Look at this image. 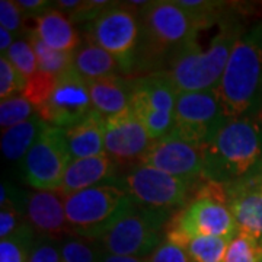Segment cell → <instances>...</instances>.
<instances>
[{"mask_svg":"<svg viewBox=\"0 0 262 262\" xmlns=\"http://www.w3.org/2000/svg\"><path fill=\"white\" fill-rule=\"evenodd\" d=\"M92 110L88 82L72 67L57 77L53 92L37 114L48 125L69 128L82 121Z\"/></svg>","mask_w":262,"mask_h":262,"instance_id":"cell-12","label":"cell"},{"mask_svg":"<svg viewBox=\"0 0 262 262\" xmlns=\"http://www.w3.org/2000/svg\"><path fill=\"white\" fill-rule=\"evenodd\" d=\"M102 252L95 244V239L72 236L61 242L63 262H99Z\"/></svg>","mask_w":262,"mask_h":262,"instance_id":"cell-28","label":"cell"},{"mask_svg":"<svg viewBox=\"0 0 262 262\" xmlns=\"http://www.w3.org/2000/svg\"><path fill=\"white\" fill-rule=\"evenodd\" d=\"M28 262H63L61 244L51 237H41L34 242Z\"/></svg>","mask_w":262,"mask_h":262,"instance_id":"cell-33","label":"cell"},{"mask_svg":"<svg viewBox=\"0 0 262 262\" xmlns=\"http://www.w3.org/2000/svg\"><path fill=\"white\" fill-rule=\"evenodd\" d=\"M227 118L259 115L262 105V22L245 31L214 89Z\"/></svg>","mask_w":262,"mask_h":262,"instance_id":"cell-3","label":"cell"},{"mask_svg":"<svg viewBox=\"0 0 262 262\" xmlns=\"http://www.w3.org/2000/svg\"><path fill=\"white\" fill-rule=\"evenodd\" d=\"M86 41L114 56L122 72L134 70L136 51L140 39V20L130 3L113 2L102 13L88 24Z\"/></svg>","mask_w":262,"mask_h":262,"instance_id":"cell-7","label":"cell"},{"mask_svg":"<svg viewBox=\"0 0 262 262\" xmlns=\"http://www.w3.org/2000/svg\"><path fill=\"white\" fill-rule=\"evenodd\" d=\"M149 262H192L187 251L179 246V245L173 244L170 241H165L160 245L159 248L147 258Z\"/></svg>","mask_w":262,"mask_h":262,"instance_id":"cell-36","label":"cell"},{"mask_svg":"<svg viewBox=\"0 0 262 262\" xmlns=\"http://www.w3.org/2000/svg\"><path fill=\"white\" fill-rule=\"evenodd\" d=\"M99 262H149L144 258H136V256H121V255H113V253L102 252Z\"/></svg>","mask_w":262,"mask_h":262,"instance_id":"cell-39","label":"cell"},{"mask_svg":"<svg viewBox=\"0 0 262 262\" xmlns=\"http://www.w3.org/2000/svg\"><path fill=\"white\" fill-rule=\"evenodd\" d=\"M191 181L172 177L163 170L140 165L125 178L127 194L141 206L169 210L185 204Z\"/></svg>","mask_w":262,"mask_h":262,"instance_id":"cell-13","label":"cell"},{"mask_svg":"<svg viewBox=\"0 0 262 262\" xmlns=\"http://www.w3.org/2000/svg\"><path fill=\"white\" fill-rule=\"evenodd\" d=\"M29 42L35 51L38 69L41 72L58 77L73 67V54L75 53L57 51V50L50 48L38 38L34 31H31V34H29Z\"/></svg>","mask_w":262,"mask_h":262,"instance_id":"cell-25","label":"cell"},{"mask_svg":"<svg viewBox=\"0 0 262 262\" xmlns=\"http://www.w3.org/2000/svg\"><path fill=\"white\" fill-rule=\"evenodd\" d=\"M111 3L113 2H106V0H83V2H80L79 8L75 12H72L67 18L70 19L72 24H80V22H86V20L92 22Z\"/></svg>","mask_w":262,"mask_h":262,"instance_id":"cell-35","label":"cell"},{"mask_svg":"<svg viewBox=\"0 0 262 262\" xmlns=\"http://www.w3.org/2000/svg\"><path fill=\"white\" fill-rule=\"evenodd\" d=\"M5 57H8V60L13 64V67L27 80L34 77L39 70L35 51H34V48H32L29 41H24V39L15 41Z\"/></svg>","mask_w":262,"mask_h":262,"instance_id":"cell-29","label":"cell"},{"mask_svg":"<svg viewBox=\"0 0 262 262\" xmlns=\"http://www.w3.org/2000/svg\"><path fill=\"white\" fill-rule=\"evenodd\" d=\"M244 32L236 19L225 16L219 22V32L207 50H201L198 42L192 41L170 60L166 70L160 72L168 76L179 94L215 89L234 44Z\"/></svg>","mask_w":262,"mask_h":262,"instance_id":"cell-4","label":"cell"},{"mask_svg":"<svg viewBox=\"0 0 262 262\" xmlns=\"http://www.w3.org/2000/svg\"><path fill=\"white\" fill-rule=\"evenodd\" d=\"M261 252L262 246L253 237L237 232L227 245L223 262H258Z\"/></svg>","mask_w":262,"mask_h":262,"instance_id":"cell-30","label":"cell"},{"mask_svg":"<svg viewBox=\"0 0 262 262\" xmlns=\"http://www.w3.org/2000/svg\"><path fill=\"white\" fill-rule=\"evenodd\" d=\"M94 111L103 118L113 117L130 108L131 80L120 76L86 80Z\"/></svg>","mask_w":262,"mask_h":262,"instance_id":"cell-20","label":"cell"},{"mask_svg":"<svg viewBox=\"0 0 262 262\" xmlns=\"http://www.w3.org/2000/svg\"><path fill=\"white\" fill-rule=\"evenodd\" d=\"M168 217L169 210L141 206L133 198L101 236L103 251L121 256H150L163 244L160 230Z\"/></svg>","mask_w":262,"mask_h":262,"instance_id":"cell-5","label":"cell"},{"mask_svg":"<svg viewBox=\"0 0 262 262\" xmlns=\"http://www.w3.org/2000/svg\"><path fill=\"white\" fill-rule=\"evenodd\" d=\"M105 151L115 162L141 160L153 140L137 115L130 108L105 118L103 122Z\"/></svg>","mask_w":262,"mask_h":262,"instance_id":"cell-15","label":"cell"},{"mask_svg":"<svg viewBox=\"0 0 262 262\" xmlns=\"http://www.w3.org/2000/svg\"><path fill=\"white\" fill-rule=\"evenodd\" d=\"M229 239L215 236H191L184 239L182 246L192 262H223Z\"/></svg>","mask_w":262,"mask_h":262,"instance_id":"cell-24","label":"cell"},{"mask_svg":"<svg viewBox=\"0 0 262 262\" xmlns=\"http://www.w3.org/2000/svg\"><path fill=\"white\" fill-rule=\"evenodd\" d=\"M227 120L214 89L181 92L177 98L172 133L185 140L204 146L215 130Z\"/></svg>","mask_w":262,"mask_h":262,"instance_id":"cell-11","label":"cell"},{"mask_svg":"<svg viewBox=\"0 0 262 262\" xmlns=\"http://www.w3.org/2000/svg\"><path fill=\"white\" fill-rule=\"evenodd\" d=\"M70 162L66 130L47 124L24 158L22 173L38 191H57Z\"/></svg>","mask_w":262,"mask_h":262,"instance_id":"cell-9","label":"cell"},{"mask_svg":"<svg viewBox=\"0 0 262 262\" xmlns=\"http://www.w3.org/2000/svg\"><path fill=\"white\" fill-rule=\"evenodd\" d=\"M73 69L84 80H95L117 76L121 66L108 51L86 41L73 54Z\"/></svg>","mask_w":262,"mask_h":262,"instance_id":"cell-22","label":"cell"},{"mask_svg":"<svg viewBox=\"0 0 262 262\" xmlns=\"http://www.w3.org/2000/svg\"><path fill=\"white\" fill-rule=\"evenodd\" d=\"M34 242L32 226L24 223L10 236L0 241V262H28Z\"/></svg>","mask_w":262,"mask_h":262,"instance_id":"cell-26","label":"cell"},{"mask_svg":"<svg viewBox=\"0 0 262 262\" xmlns=\"http://www.w3.org/2000/svg\"><path fill=\"white\" fill-rule=\"evenodd\" d=\"M103 122L105 118L102 115L92 110L82 121L66 128V139L72 160L106 155Z\"/></svg>","mask_w":262,"mask_h":262,"instance_id":"cell-19","label":"cell"},{"mask_svg":"<svg viewBox=\"0 0 262 262\" xmlns=\"http://www.w3.org/2000/svg\"><path fill=\"white\" fill-rule=\"evenodd\" d=\"M229 208L234 217L237 230L253 237L262 246V187L261 189H241L225 184Z\"/></svg>","mask_w":262,"mask_h":262,"instance_id":"cell-17","label":"cell"},{"mask_svg":"<svg viewBox=\"0 0 262 262\" xmlns=\"http://www.w3.org/2000/svg\"><path fill=\"white\" fill-rule=\"evenodd\" d=\"M261 187H262V184H261Z\"/></svg>","mask_w":262,"mask_h":262,"instance_id":"cell-43","label":"cell"},{"mask_svg":"<svg viewBox=\"0 0 262 262\" xmlns=\"http://www.w3.org/2000/svg\"><path fill=\"white\" fill-rule=\"evenodd\" d=\"M16 3H18V6L22 10L25 19H37L39 16H42L46 12L51 9L50 6L53 5L51 2H47V0H18Z\"/></svg>","mask_w":262,"mask_h":262,"instance_id":"cell-38","label":"cell"},{"mask_svg":"<svg viewBox=\"0 0 262 262\" xmlns=\"http://www.w3.org/2000/svg\"><path fill=\"white\" fill-rule=\"evenodd\" d=\"M24 22H25V16L16 2H12V0L0 2V25H2V28L8 29L10 34L18 35L24 29Z\"/></svg>","mask_w":262,"mask_h":262,"instance_id":"cell-34","label":"cell"},{"mask_svg":"<svg viewBox=\"0 0 262 262\" xmlns=\"http://www.w3.org/2000/svg\"><path fill=\"white\" fill-rule=\"evenodd\" d=\"M34 32L46 46L57 51L75 53L82 46L70 19L56 8H51L42 16L35 19Z\"/></svg>","mask_w":262,"mask_h":262,"instance_id":"cell-21","label":"cell"},{"mask_svg":"<svg viewBox=\"0 0 262 262\" xmlns=\"http://www.w3.org/2000/svg\"><path fill=\"white\" fill-rule=\"evenodd\" d=\"M37 115L34 105L24 95H16L0 102V125L2 131L15 127L20 122L31 120Z\"/></svg>","mask_w":262,"mask_h":262,"instance_id":"cell-27","label":"cell"},{"mask_svg":"<svg viewBox=\"0 0 262 262\" xmlns=\"http://www.w3.org/2000/svg\"><path fill=\"white\" fill-rule=\"evenodd\" d=\"M258 262H262V252H261V256H259V261Z\"/></svg>","mask_w":262,"mask_h":262,"instance_id":"cell-41","label":"cell"},{"mask_svg":"<svg viewBox=\"0 0 262 262\" xmlns=\"http://www.w3.org/2000/svg\"><path fill=\"white\" fill-rule=\"evenodd\" d=\"M140 163L192 182L201 175L204 177V149L170 131L151 143Z\"/></svg>","mask_w":262,"mask_h":262,"instance_id":"cell-14","label":"cell"},{"mask_svg":"<svg viewBox=\"0 0 262 262\" xmlns=\"http://www.w3.org/2000/svg\"><path fill=\"white\" fill-rule=\"evenodd\" d=\"M56 82L57 76H51L38 70L37 75L27 80V86H25L22 95L34 105V108L37 111L47 102L48 96L51 95L54 86H56Z\"/></svg>","mask_w":262,"mask_h":262,"instance_id":"cell-31","label":"cell"},{"mask_svg":"<svg viewBox=\"0 0 262 262\" xmlns=\"http://www.w3.org/2000/svg\"><path fill=\"white\" fill-rule=\"evenodd\" d=\"M27 217L34 230L42 237H60L72 234V227L67 222L64 195L58 191H37L27 198Z\"/></svg>","mask_w":262,"mask_h":262,"instance_id":"cell-16","label":"cell"},{"mask_svg":"<svg viewBox=\"0 0 262 262\" xmlns=\"http://www.w3.org/2000/svg\"><path fill=\"white\" fill-rule=\"evenodd\" d=\"M259 115H261V117H262V105H261V113H259Z\"/></svg>","mask_w":262,"mask_h":262,"instance_id":"cell-42","label":"cell"},{"mask_svg":"<svg viewBox=\"0 0 262 262\" xmlns=\"http://www.w3.org/2000/svg\"><path fill=\"white\" fill-rule=\"evenodd\" d=\"M46 125L47 124L37 114L28 121L20 122L15 127L2 131V151L5 158L9 160L25 158Z\"/></svg>","mask_w":262,"mask_h":262,"instance_id":"cell-23","label":"cell"},{"mask_svg":"<svg viewBox=\"0 0 262 262\" xmlns=\"http://www.w3.org/2000/svg\"><path fill=\"white\" fill-rule=\"evenodd\" d=\"M140 39L136 51L134 69H159L162 63H170L189 42L195 41L200 29L196 20L177 2L158 0L141 8Z\"/></svg>","mask_w":262,"mask_h":262,"instance_id":"cell-1","label":"cell"},{"mask_svg":"<svg viewBox=\"0 0 262 262\" xmlns=\"http://www.w3.org/2000/svg\"><path fill=\"white\" fill-rule=\"evenodd\" d=\"M115 172V160L108 155L75 159L66 169L64 178L57 189L63 195H70L88 188L98 187L99 182L111 178Z\"/></svg>","mask_w":262,"mask_h":262,"instance_id":"cell-18","label":"cell"},{"mask_svg":"<svg viewBox=\"0 0 262 262\" xmlns=\"http://www.w3.org/2000/svg\"><path fill=\"white\" fill-rule=\"evenodd\" d=\"M237 232L233 214L226 203L211 196H195L170 223L168 241L179 245L191 236H215L230 241Z\"/></svg>","mask_w":262,"mask_h":262,"instance_id":"cell-10","label":"cell"},{"mask_svg":"<svg viewBox=\"0 0 262 262\" xmlns=\"http://www.w3.org/2000/svg\"><path fill=\"white\" fill-rule=\"evenodd\" d=\"M203 149L207 181L226 184L244 177L262 159V117L227 118Z\"/></svg>","mask_w":262,"mask_h":262,"instance_id":"cell-2","label":"cell"},{"mask_svg":"<svg viewBox=\"0 0 262 262\" xmlns=\"http://www.w3.org/2000/svg\"><path fill=\"white\" fill-rule=\"evenodd\" d=\"M27 86V79L22 77L8 57H0V98L2 101L9 99L18 94L22 95Z\"/></svg>","mask_w":262,"mask_h":262,"instance_id":"cell-32","label":"cell"},{"mask_svg":"<svg viewBox=\"0 0 262 262\" xmlns=\"http://www.w3.org/2000/svg\"><path fill=\"white\" fill-rule=\"evenodd\" d=\"M179 92L163 72L131 80L130 110L137 115L153 141L168 136L175 122Z\"/></svg>","mask_w":262,"mask_h":262,"instance_id":"cell-8","label":"cell"},{"mask_svg":"<svg viewBox=\"0 0 262 262\" xmlns=\"http://www.w3.org/2000/svg\"><path fill=\"white\" fill-rule=\"evenodd\" d=\"M131 200L130 194L114 185H98L64 195L66 217L73 236L101 239Z\"/></svg>","mask_w":262,"mask_h":262,"instance_id":"cell-6","label":"cell"},{"mask_svg":"<svg viewBox=\"0 0 262 262\" xmlns=\"http://www.w3.org/2000/svg\"><path fill=\"white\" fill-rule=\"evenodd\" d=\"M13 42L15 41H13V37L9 31L0 27V51H2V56H6V53L13 46Z\"/></svg>","mask_w":262,"mask_h":262,"instance_id":"cell-40","label":"cell"},{"mask_svg":"<svg viewBox=\"0 0 262 262\" xmlns=\"http://www.w3.org/2000/svg\"><path fill=\"white\" fill-rule=\"evenodd\" d=\"M22 215L19 210L12 204L10 201H6L2 204V211H0V239H5L13 233L16 229L24 225Z\"/></svg>","mask_w":262,"mask_h":262,"instance_id":"cell-37","label":"cell"}]
</instances>
